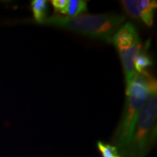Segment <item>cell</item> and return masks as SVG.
I'll use <instances>...</instances> for the list:
<instances>
[{"label": "cell", "instance_id": "obj_4", "mask_svg": "<svg viewBox=\"0 0 157 157\" xmlns=\"http://www.w3.org/2000/svg\"><path fill=\"white\" fill-rule=\"evenodd\" d=\"M124 10L132 18L140 19L145 25L151 27L154 23L156 1L151 0H123L121 2Z\"/></svg>", "mask_w": 157, "mask_h": 157}, {"label": "cell", "instance_id": "obj_10", "mask_svg": "<svg viewBox=\"0 0 157 157\" xmlns=\"http://www.w3.org/2000/svg\"><path fill=\"white\" fill-rule=\"evenodd\" d=\"M97 146L102 157H123L114 145L98 141Z\"/></svg>", "mask_w": 157, "mask_h": 157}, {"label": "cell", "instance_id": "obj_6", "mask_svg": "<svg viewBox=\"0 0 157 157\" xmlns=\"http://www.w3.org/2000/svg\"><path fill=\"white\" fill-rule=\"evenodd\" d=\"M142 48L143 44L140 42L126 50L118 51L124 74L126 86L130 83L137 73L135 68V58Z\"/></svg>", "mask_w": 157, "mask_h": 157}, {"label": "cell", "instance_id": "obj_8", "mask_svg": "<svg viewBox=\"0 0 157 157\" xmlns=\"http://www.w3.org/2000/svg\"><path fill=\"white\" fill-rule=\"evenodd\" d=\"M87 10V2L84 0H68L64 15L67 17H75L80 15Z\"/></svg>", "mask_w": 157, "mask_h": 157}, {"label": "cell", "instance_id": "obj_9", "mask_svg": "<svg viewBox=\"0 0 157 157\" xmlns=\"http://www.w3.org/2000/svg\"><path fill=\"white\" fill-rule=\"evenodd\" d=\"M153 65V61L143 48L139 51L135 58V68L137 73L146 71L147 68Z\"/></svg>", "mask_w": 157, "mask_h": 157}, {"label": "cell", "instance_id": "obj_2", "mask_svg": "<svg viewBox=\"0 0 157 157\" xmlns=\"http://www.w3.org/2000/svg\"><path fill=\"white\" fill-rule=\"evenodd\" d=\"M125 18L124 15L118 14L53 16L48 17L42 24L67 29L82 36L111 43L113 35L124 22Z\"/></svg>", "mask_w": 157, "mask_h": 157}, {"label": "cell", "instance_id": "obj_3", "mask_svg": "<svg viewBox=\"0 0 157 157\" xmlns=\"http://www.w3.org/2000/svg\"><path fill=\"white\" fill-rule=\"evenodd\" d=\"M156 93L149 96L143 105L130 140L121 155L123 157H143L156 135Z\"/></svg>", "mask_w": 157, "mask_h": 157}, {"label": "cell", "instance_id": "obj_7", "mask_svg": "<svg viewBox=\"0 0 157 157\" xmlns=\"http://www.w3.org/2000/svg\"><path fill=\"white\" fill-rule=\"evenodd\" d=\"M34 21L42 23L48 18V2L46 0H33L31 3Z\"/></svg>", "mask_w": 157, "mask_h": 157}, {"label": "cell", "instance_id": "obj_5", "mask_svg": "<svg viewBox=\"0 0 157 157\" xmlns=\"http://www.w3.org/2000/svg\"><path fill=\"white\" fill-rule=\"evenodd\" d=\"M118 51L126 50L140 42L137 29L131 23H126L118 29L112 39Z\"/></svg>", "mask_w": 157, "mask_h": 157}, {"label": "cell", "instance_id": "obj_1", "mask_svg": "<svg viewBox=\"0 0 157 157\" xmlns=\"http://www.w3.org/2000/svg\"><path fill=\"white\" fill-rule=\"evenodd\" d=\"M157 83L147 71L136 73L126 88V101L119 124L113 136L115 146L121 152L130 140L137 118L149 96L156 93Z\"/></svg>", "mask_w": 157, "mask_h": 157}, {"label": "cell", "instance_id": "obj_11", "mask_svg": "<svg viewBox=\"0 0 157 157\" xmlns=\"http://www.w3.org/2000/svg\"><path fill=\"white\" fill-rule=\"evenodd\" d=\"M67 2L68 0H52L50 1L55 12L62 15H64Z\"/></svg>", "mask_w": 157, "mask_h": 157}]
</instances>
